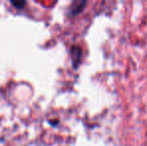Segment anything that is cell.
Segmentation results:
<instances>
[{"instance_id": "6da1fadb", "label": "cell", "mask_w": 147, "mask_h": 146, "mask_svg": "<svg viewBox=\"0 0 147 146\" xmlns=\"http://www.w3.org/2000/svg\"><path fill=\"white\" fill-rule=\"evenodd\" d=\"M82 58V50L80 47L73 46L71 48V60L74 68H77Z\"/></svg>"}, {"instance_id": "7a4b0ae2", "label": "cell", "mask_w": 147, "mask_h": 146, "mask_svg": "<svg viewBox=\"0 0 147 146\" xmlns=\"http://www.w3.org/2000/svg\"><path fill=\"white\" fill-rule=\"evenodd\" d=\"M86 3H87L86 1H74V2H72L71 6H70V8H69V15L74 16V15L79 14L80 12L84 9Z\"/></svg>"}, {"instance_id": "3957f363", "label": "cell", "mask_w": 147, "mask_h": 146, "mask_svg": "<svg viewBox=\"0 0 147 146\" xmlns=\"http://www.w3.org/2000/svg\"><path fill=\"white\" fill-rule=\"evenodd\" d=\"M11 4L14 6L15 8H17V9H22V8L24 7V6L26 5V1H13V0H11Z\"/></svg>"}]
</instances>
